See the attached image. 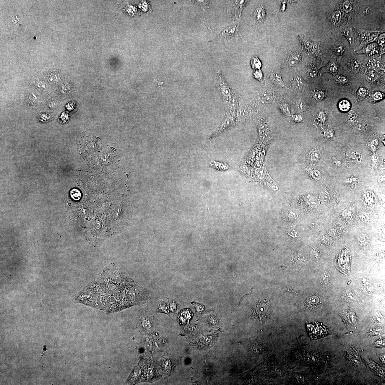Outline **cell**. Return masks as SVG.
<instances>
[{"instance_id":"obj_34","label":"cell","mask_w":385,"mask_h":385,"mask_svg":"<svg viewBox=\"0 0 385 385\" xmlns=\"http://www.w3.org/2000/svg\"><path fill=\"white\" fill-rule=\"evenodd\" d=\"M343 10L347 13L350 12L352 9V5L350 1H346L342 6Z\"/></svg>"},{"instance_id":"obj_5","label":"cell","mask_w":385,"mask_h":385,"mask_svg":"<svg viewBox=\"0 0 385 385\" xmlns=\"http://www.w3.org/2000/svg\"><path fill=\"white\" fill-rule=\"evenodd\" d=\"M217 89L220 93L224 103H227L230 99L234 91L233 90L232 88L229 87L228 84L220 72H217Z\"/></svg>"},{"instance_id":"obj_15","label":"cell","mask_w":385,"mask_h":385,"mask_svg":"<svg viewBox=\"0 0 385 385\" xmlns=\"http://www.w3.org/2000/svg\"><path fill=\"white\" fill-rule=\"evenodd\" d=\"M239 30V27L237 25H233L228 27L222 31V36L226 38L234 37L237 35Z\"/></svg>"},{"instance_id":"obj_27","label":"cell","mask_w":385,"mask_h":385,"mask_svg":"<svg viewBox=\"0 0 385 385\" xmlns=\"http://www.w3.org/2000/svg\"><path fill=\"white\" fill-rule=\"evenodd\" d=\"M350 66L352 71L355 73H357L360 69L361 63L358 60H353L350 63Z\"/></svg>"},{"instance_id":"obj_1","label":"cell","mask_w":385,"mask_h":385,"mask_svg":"<svg viewBox=\"0 0 385 385\" xmlns=\"http://www.w3.org/2000/svg\"><path fill=\"white\" fill-rule=\"evenodd\" d=\"M151 298L148 290L131 278L116 262L105 267L72 297L74 303H82L108 313L144 304Z\"/></svg>"},{"instance_id":"obj_2","label":"cell","mask_w":385,"mask_h":385,"mask_svg":"<svg viewBox=\"0 0 385 385\" xmlns=\"http://www.w3.org/2000/svg\"><path fill=\"white\" fill-rule=\"evenodd\" d=\"M237 113L226 110L225 115L219 126L209 137L212 139L219 137L238 125Z\"/></svg>"},{"instance_id":"obj_43","label":"cell","mask_w":385,"mask_h":385,"mask_svg":"<svg viewBox=\"0 0 385 385\" xmlns=\"http://www.w3.org/2000/svg\"><path fill=\"white\" fill-rule=\"evenodd\" d=\"M201 7L203 9H206L209 8L210 4L209 1H199Z\"/></svg>"},{"instance_id":"obj_41","label":"cell","mask_w":385,"mask_h":385,"mask_svg":"<svg viewBox=\"0 0 385 385\" xmlns=\"http://www.w3.org/2000/svg\"><path fill=\"white\" fill-rule=\"evenodd\" d=\"M317 72L316 67L313 65H311L310 69L309 72L310 76L312 77H315L316 76Z\"/></svg>"},{"instance_id":"obj_54","label":"cell","mask_w":385,"mask_h":385,"mask_svg":"<svg viewBox=\"0 0 385 385\" xmlns=\"http://www.w3.org/2000/svg\"><path fill=\"white\" fill-rule=\"evenodd\" d=\"M363 125V124H359V125L357 126L356 127L357 129L359 130V131H360L361 130L362 127V126Z\"/></svg>"},{"instance_id":"obj_24","label":"cell","mask_w":385,"mask_h":385,"mask_svg":"<svg viewBox=\"0 0 385 385\" xmlns=\"http://www.w3.org/2000/svg\"><path fill=\"white\" fill-rule=\"evenodd\" d=\"M279 108L283 114L286 116H291V109L290 107L287 103H282L280 105Z\"/></svg>"},{"instance_id":"obj_42","label":"cell","mask_w":385,"mask_h":385,"mask_svg":"<svg viewBox=\"0 0 385 385\" xmlns=\"http://www.w3.org/2000/svg\"><path fill=\"white\" fill-rule=\"evenodd\" d=\"M71 196L74 199H78L80 198V193L77 189H74L72 191Z\"/></svg>"},{"instance_id":"obj_7","label":"cell","mask_w":385,"mask_h":385,"mask_svg":"<svg viewBox=\"0 0 385 385\" xmlns=\"http://www.w3.org/2000/svg\"><path fill=\"white\" fill-rule=\"evenodd\" d=\"M251 114V109L247 105L239 104L237 114L238 125L244 123L249 120Z\"/></svg>"},{"instance_id":"obj_17","label":"cell","mask_w":385,"mask_h":385,"mask_svg":"<svg viewBox=\"0 0 385 385\" xmlns=\"http://www.w3.org/2000/svg\"><path fill=\"white\" fill-rule=\"evenodd\" d=\"M365 361L367 365L369 366V368L372 370L373 372H374L377 374L378 375L380 376L381 377H384V372L383 369L379 367L377 364H376L374 362L372 361V360H365Z\"/></svg>"},{"instance_id":"obj_20","label":"cell","mask_w":385,"mask_h":385,"mask_svg":"<svg viewBox=\"0 0 385 385\" xmlns=\"http://www.w3.org/2000/svg\"><path fill=\"white\" fill-rule=\"evenodd\" d=\"M291 83L293 87L296 89H300L304 86L305 81L298 76L293 77L291 80Z\"/></svg>"},{"instance_id":"obj_55","label":"cell","mask_w":385,"mask_h":385,"mask_svg":"<svg viewBox=\"0 0 385 385\" xmlns=\"http://www.w3.org/2000/svg\"><path fill=\"white\" fill-rule=\"evenodd\" d=\"M155 82H156V84H158V85H159V86H160V85H162L161 84H163V82H158V81H157V79H155Z\"/></svg>"},{"instance_id":"obj_21","label":"cell","mask_w":385,"mask_h":385,"mask_svg":"<svg viewBox=\"0 0 385 385\" xmlns=\"http://www.w3.org/2000/svg\"><path fill=\"white\" fill-rule=\"evenodd\" d=\"M260 92L261 98L265 103H268L272 102L273 100V95L270 91L267 89H261Z\"/></svg>"},{"instance_id":"obj_38","label":"cell","mask_w":385,"mask_h":385,"mask_svg":"<svg viewBox=\"0 0 385 385\" xmlns=\"http://www.w3.org/2000/svg\"><path fill=\"white\" fill-rule=\"evenodd\" d=\"M385 33L381 34L377 40V43L380 47H385Z\"/></svg>"},{"instance_id":"obj_39","label":"cell","mask_w":385,"mask_h":385,"mask_svg":"<svg viewBox=\"0 0 385 385\" xmlns=\"http://www.w3.org/2000/svg\"><path fill=\"white\" fill-rule=\"evenodd\" d=\"M329 274L327 272H324V274H322V279L323 282L324 284L326 286L329 284Z\"/></svg>"},{"instance_id":"obj_9","label":"cell","mask_w":385,"mask_h":385,"mask_svg":"<svg viewBox=\"0 0 385 385\" xmlns=\"http://www.w3.org/2000/svg\"><path fill=\"white\" fill-rule=\"evenodd\" d=\"M341 316L347 327L353 328L356 326L357 317L354 312L350 311L341 313Z\"/></svg>"},{"instance_id":"obj_52","label":"cell","mask_w":385,"mask_h":385,"mask_svg":"<svg viewBox=\"0 0 385 385\" xmlns=\"http://www.w3.org/2000/svg\"><path fill=\"white\" fill-rule=\"evenodd\" d=\"M286 8V4L285 2H283L281 4V10L282 12H284Z\"/></svg>"},{"instance_id":"obj_50","label":"cell","mask_w":385,"mask_h":385,"mask_svg":"<svg viewBox=\"0 0 385 385\" xmlns=\"http://www.w3.org/2000/svg\"><path fill=\"white\" fill-rule=\"evenodd\" d=\"M378 355L380 359L381 363L385 364V355L378 353Z\"/></svg>"},{"instance_id":"obj_44","label":"cell","mask_w":385,"mask_h":385,"mask_svg":"<svg viewBox=\"0 0 385 385\" xmlns=\"http://www.w3.org/2000/svg\"><path fill=\"white\" fill-rule=\"evenodd\" d=\"M334 51L336 54L337 56H341L344 52V48L342 46H338L335 48Z\"/></svg>"},{"instance_id":"obj_33","label":"cell","mask_w":385,"mask_h":385,"mask_svg":"<svg viewBox=\"0 0 385 385\" xmlns=\"http://www.w3.org/2000/svg\"><path fill=\"white\" fill-rule=\"evenodd\" d=\"M291 117L292 120L297 123H299L301 122L303 119V115L300 113H296L295 115H291Z\"/></svg>"},{"instance_id":"obj_16","label":"cell","mask_w":385,"mask_h":385,"mask_svg":"<svg viewBox=\"0 0 385 385\" xmlns=\"http://www.w3.org/2000/svg\"><path fill=\"white\" fill-rule=\"evenodd\" d=\"M338 72V68L336 64L334 61H331L325 67L322 69L320 72V75L324 72H329L336 75Z\"/></svg>"},{"instance_id":"obj_12","label":"cell","mask_w":385,"mask_h":385,"mask_svg":"<svg viewBox=\"0 0 385 385\" xmlns=\"http://www.w3.org/2000/svg\"><path fill=\"white\" fill-rule=\"evenodd\" d=\"M269 77L271 82L275 85L281 88H284L288 90L289 88L286 86L282 80L280 72H271L269 75Z\"/></svg>"},{"instance_id":"obj_51","label":"cell","mask_w":385,"mask_h":385,"mask_svg":"<svg viewBox=\"0 0 385 385\" xmlns=\"http://www.w3.org/2000/svg\"><path fill=\"white\" fill-rule=\"evenodd\" d=\"M12 20L14 24H16L18 23L19 19L16 16H13L12 18Z\"/></svg>"},{"instance_id":"obj_49","label":"cell","mask_w":385,"mask_h":385,"mask_svg":"<svg viewBox=\"0 0 385 385\" xmlns=\"http://www.w3.org/2000/svg\"><path fill=\"white\" fill-rule=\"evenodd\" d=\"M40 117L41 120H42V121H44L47 120L48 121L50 118L48 114H44L42 115L41 114Z\"/></svg>"},{"instance_id":"obj_28","label":"cell","mask_w":385,"mask_h":385,"mask_svg":"<svg viewBox=\"0 0 385 385\" xmlns=\"http://www.w3.org/2000/svg\"><path fill=\"white\" fill-rule=\"evenodd\" d=\"M339 107L341 111L343 112L347 111L350 108V103L346 100H343L339 103Z\"/></svg>"},{"instance_id":"obj_3","label":"cell","mask_w":385,"mask_h":385,"mask_svg":"<svg viewBox=\"0 0 385 385\" xmlns=\"http://www.w3.org/2000/svg\"><path fill=\"white\" fill-rule=\"evenodd\" d=\"M307 328L309 335L312 339L325 337L330 332L329 328L320 323L315 322L314 323L307 324Z\"/></svg>"},{"instance_id":"obj_45","label":"cell","mask_w":385,"mask_h":385,"mask_svg":"<svg viewBox=\"0 0 385 385\" xmlns=\"http://www.w3.org/2000/svg\"><path fill=\"white\" fill-rule=\"evenodd\" d=\"M337 80L342 84H346L348 82V79L346 77L343 76H338L337 77Z\"/></svg>"},{"instance_id":"obj_14","label":"cell","mask_w":385,"mask_h":385,"mask_svg":"<svg viewBox=\"0 0 385 385\" xmlns=\"http://www.w3.org/2000/svg\"><path fill=\"white\" fill-rule=\"evenodd\" d=\"M301 58V55L299 52H291L287 55L286 61L290 66H294L299 63Z\"/></svg>"},{"instance_id":"obj_22","label":"cell","mask_w":385,"mask_h":385,"mask_svg":"<svg viewBox=\"0 0 385 385\" xmlns=\"http://www.w3.org/2000/svg\"><path fill=\"white\" fill-rule=\"evenodd\" d=\"M295 109L297 113H300L304 111L306 108L305 102L301 99H298L294 103Z\"/></svg>"},{"instance_id":"obj_29","label":"cell","mask_w":385,"mask_h":385,"mask_svg":"<svg viewBox=\"0 0 385 385\" xmlns=\"http://www.w3.org/2000/svg\"><path fill=\"white\" fill-rule=\"evenodd\" d=\"M342 14L339 10H336L333 14L332 16L333 21L336 25H339L341 21Z\"/></svg>"},{"instance_id":"obj_48","label":"cell","mask_w":385,"mask_h":385,"mask_svg":"<svg viewBox=\"0 0 385 385\" xmlns=\"http://www.w3.org/2000/svg\"><path fill=\"white\" fill-rule=\"evenodd\" d=\"M358 239L360 243H364L366 240V237L364 235H361L359 236Z\"/></svg>"},{"instance_id":"obj_11","label":"cell","mask_w":385,"mask_h":385,"mask_svg":"<svg viewBox=\"0 0 385 385\" xmlns=\"http://www.w3.org/2000/svg\"><path fill=\"white\" fill-rule=\"evenodd\" d=\"M340 31L342 35L346 38L350 44L352 45L355 42V34L352 28L350 26V24L348 23L346 25L342 27Z\"/></svg>"},{"instance_id":"obj_6","label":"cell","mask_w":385,"mask_h":385,"mask_svg":"<svg viewBox=\"0 0 385 385\" xmlns=\"http://www.w3.org/2000/svg\"><path fill=\"white\" fill-rule=\"evenodd\" d=\"M154 317L148 308H143L138 312L136 321L138 325L144 329H150L152 325Z\"/></svg>"},{"instance_id":"obj_35","label":"cell","mask_w":385,"mask_h":385,"mask_svg":"<svg viewBox=\"0 0 385 385\" xmlns=\"http://www.w3.org/2000/svg\"><path fill=\"white\" fill-rule=\"evenodd\" d=\"M374 346L378 348H383L385 346V338L381 337L374 343Z\"/></svg>"},{"instance_id":"obj_18","label":"cell","mask_w":385,"mask_h":385,"mask_svg":"<svg viewBox=\"0 0 385 385\" xmlns=\"http://www.w3.org/2000/svg\"><path fill=\"white\" fill-rule=\"evenodd\" d=\"M254 17L258 22L262 23L263 22L266 16V10L262 4L255 10L254 13Z\"/></svg>"},{"instance_id":"obj_30","label":"cell","mask_w":385,"mask_h":385,"mask_svg":"<svg viewBox=\"0 0 385 385\" xmlns=\"http://www.w3.org/2000/svg\"><path fill=\"white\" fill-rule=\"evenodd\" d=\"M313 96L317 101H321L324 99L325 98V95L323 91L317 90L314 91Z\"/></svg>"},{"instance_id":"obj_10","label":"cell","mask_w":385,"mask_h":385,"mask_svg":"<svg viewBox=\"0 0 385 385\" xmlns=\"http://www.w3.org/2000/svg\"><path fill=\"white\" fill-rule=\"evenodd\" d=\"M268 307L267 303L261 302L255 306L254 310L255 317L257 318H263L268 312Z\"/></svg>"},{"instance_id":"obj_19","label":"cell","mask_w":385,"mask_h":385,"mask_svg":"<svg viewBox=\"0 0 385 385\" xmlns=\"http://www.w3.org/2000/svg\"><path fill=\"white\" fill-rule=\"evenodd\" d=\"M156 311L168 315L170 312L168 303L164 301H158L157 304Z\"/></svg>"},{"instance_id":"obj_13","label":"cell","mask_w":385,"mask_h":385,"mask_svg":"<svg viewBox=\"0 0 385 385\" xmlns=\"http://www.w3.org/2000/svg\"><path fill=\"white\" fill-rule=\"evenodd\" d=\"M378 46L375 43L367 44L364 46L360 51L357 52L356 53H363L367 56H374L378 53Z\"/></svg>"},{"instance_id":"obj_26","label":"cell","mask_w":385,"mask_h":385,"mask_svg":"<svg viewBox=\"0 0 385 385\" xmlns=\"http://www.w3.org/2000/svg\"><path fill=\"white\" fill-rule=\"evenodd\" d=\"M251 65L252 68L254 69H260L262 66L261 62L256 56H253L251 59Z\"/></svg>"},{"instance_id":"obj_4","label":"cell","mask_w":385,"mask_h":385,"mask_svg":"<svg viewBox=\"0 0 385 385\" xmlns=\"http://www.w3.org/2000/svg\"><path fill=\"white\" fill-rule=\"evenodd\" d=\"M247 1H230L227 8L228 15L232 20H238L241 18V12L246 6Z\"/></svg>"},{"instance_id":"obj_47","label":"cell","mask_w":385,"mask_h":385,"mask_svg":"<svg viewBox=\"0 0 385 385\" xmlns=\"http://www.w3.org/2000/svg\"><path fill=\"white\" fill-rule=\"evenodd\" d=\"M373 98L374 99L376 100H378L382 99L383 98V95L381 93H376V94H374Z\"/></svg>"},{"instance_id":"obj_37","label":"cell","mask_w":385,"mask_h":385,"mask_svg":"<svg viewBox=\"0 0 385 385\" xmlns=\"http://www.w3.org/2000/svg\"><path fill=\"white\" fill-rule=\"evenodd\" d=\"M191 303L193 304L194 305V306L196 308V312L198 313H202L204 311V306L203 305L201 304L196 303H195V302Z\"/></svg>"},{"instance_id":"obj_25","label":"cell","mask_w":385,"mask_h":385,"mask_svg":"<svg viewBox=\"0 0 385 385\" xmlns=\"http://www.w3.org/2000/svg\"><path fill=\"white\" fill-rule=\"evenodd\" d=\"M170 311L174 313L177 311L179 307V304L177 300L173 298H168Z\"/></svg>"},{"instance_id":"obj_53","label":"cell","mask_w":385,"mask_h":385,"mask_svg":"<svg viewBox=\"0 0 385 385\" xmlns=\"http://www.w3.org/2000/svg\"><path fill=\"white\" fill-rule=\"evenodd\" d=\"M380 50H381V54H380V56H381V55H383V54H384V53H385V47L384 48L380 47Z\"/></svg>"},{"instance_id":"obj_23","label":"cell","mask_w":385,"mask_h":385,"mask_svg":"<svg viewBox=\"0 0 385 385\" xmlns=\"http://www.w3.org/2000/svg\"><path fill=\"white\" fill-rule=\"evenodd\" d=\"M215 340V336L212 335L205 336L202 338L200 342L204 347H209L211 346Z\"/></svg>"},{"instance_id":"obj_46","label":"cell","mask_w":385,"mask_h":385,"mask_svg":"<svg viewBox=\"0 0 385 385\" xmlns=\"http://www.w3.org/2000/svg\"><path fill=\"white\" fill-rule=\"evenodd\" d=\"M359 96L361 98H364L366 96L367 94V90L363 88H361L358 91Z\"/></svg>"},{"instance_id":"obj_40","label":"cell","mask_w":385,"mask_h":385,"mask_svg":"<svg viewBox=\"0 0 385 385\" xmlns=\"http://www.w3.org/2000/svg\"><path fill=\"white\" fill-rule=\"evenodd\" d=\"M377 75L373 72H370L366 76V79L369 82H373L377 78Z\"/></svg>"},{"instance_id":"obj_32","label":"cell","mask_w":385,"mask_h":385,"mask_svg":"<svg viewBox=\"0 0 385 385\" xmlns=\"http://www.w3.org/2000/svg\"><path fill=\"white\" fill-rule=\"evenodd\" d=\"M253 77L259 81H261L263 79V75L260 69L255 70L253 73Z\"/></svg>"},{"instance_id":"obj_31","label":"cell","mask_w":385,"mask_h":385,"mask_svg":"<svg viewBox=\"0 0 385 385\" xmlns=\"http://www.w3.org/2000/svg\"><path fill=\"white\" fill-rule=\"evenodd\" d=\"M382 332L383 329L382 328L378 327L376 328L375 329H373L372 330L369 331L367 332V334L369 336H379L382 334Z\"/></svg>"},{"instance_id":"obj_8","label":"cell","mask_w":385,"mask_h":385,"mask_svg":"<svg viewBox=\"0 0 385 385\" xmlns=\"http://www.w3.org/2000/svg\"><path fill=\"white\" fill-rule=\"evenodd\" d=\"M299 39L303 48L305 51L311 52L315 54L318 52L319 44L318 43L308 40L303 36H300Z\"/></svg>"},{"instance_id":"obj_36","label":"cell","mask_w":385,"mask_h":385,"mask_svg":"<svg viewBox=\"0 0 385 385\" xmlns=\"http://www.w3.org/2000/svg\"><path fill=\"white\" fill-rule=\"evenodd\" d=\"M319 302V299L316 297H311L307 298V302L308 305H314L316 304Z\"/></svg>"}]
</instances>
